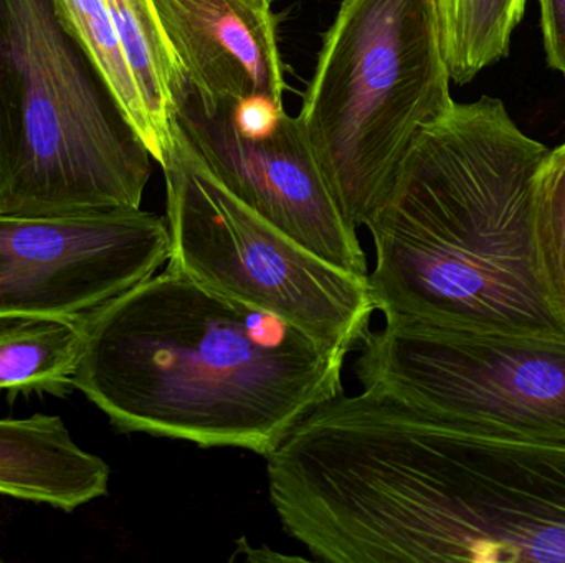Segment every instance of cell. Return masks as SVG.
Here are the masks:
<instances>
[{"instance_id":"1","label":"cell","mask_w":565,"mask_h":563,"mask_svg":"<svg viewBox=\"0 0 565 563\" xmlns=\"http://www.w3.org/2000/svg\"><path fill=\"white\" fill-rule=\"evenodd\" d=\"M73 389L119 432L267 458L342 393L348 354L166 268L79 320Z\"/></svg>"},{"instance_id":"2","label":"cell","mask_w":565,"mask_h":563,"mask_svg":"<svg viewBox=\"0 0 565 563\" xmlns=\"http://www.w3.org/2000/svg\"><path fill=\"white\" fill-rule=\"evenodd\" d=\"M550 151L490 96L455 101L425 126L365 224L375 311L448 329L565 337L537 257L536 184Z\"/></svg>"},{"instance_id":"3","label":"cell","mask_w":565,"mask_h":563,"mask_svg":"<svg viewBox=\"0 0 565 563\" xmlns=\"http://www.w3.org/2000/svg\"><path fill=\"white\" fill-rule=\"evenodd\" d=\"M355 532L377 563H565V445L465 432L401 399L348 472Z\"/></svg>"},{"instance_id":"4","label":"cell","mask_w":565,"mask_h":563,"mask_svg":"<svg viewBox=\"0 0 565 563\" xmlns=\"http://www.w3.org/2000/svg\"><path fill=\"white\" fill-rule=\"evenodd\" d=\"M151 161L55 0H0V214L141 208Z\"/></svg>"},{"instance_id":"5","label":"cell","mask_w":565,"mask_h":563,"mask_svg":"<svg viewBox=\"0 0 565 563\" xmlns=\"http://www.w3.org/2000/svg\"><path fill=\"white\" fill-rule=\"evenodd\" d=\"M450 83L437 0H341L296 119L352 227L454 105Z\"/></svg>"},{"instance_id":"6","label":"cell","mask_w":565,"mask_h":563,"mask_svg":"<svg viewBox=\"0 0 565 563\" xmlns=\"http://www.w3.org/2000/svg\"><path fill=\"white\" fill-rule=\"evenodd\" d=\"M159 165L168 194V267L296 324L349 354L375 313L369 277L349 273L238 201L171 121Z\"/></svg>"},{"instance_id":"7","label":"cell","mask_w":565,"mask_h":563,"mask_svg":"<svg viewBox=\"0 0 565 563\" xmlns=\"http://www.w3.org/2000/svg\"><path fill=\"white\" fill-rule=\"evenodd\" d=\"M362 387L465 432L565 445V337L385 320L359 347Z\"/></svg>"},{"instance_id":"8","label":"cell","mask_w":565,"mask_h":563,"mask_svg":"<svg viewBox=\"0 0 565 563\" xmlns=\"http://www.w3.org/2000/svg\"><path fill=\"white\" fill-rule=\"evenodd\" d=\"M238 108L204 98L182 78L171 121L238 201L329 263L369 277L358 228L339 208L296 116L281 108L250 126Z\"/></svg>"},{"instance_id":"9","label":"cell","mask_w":565,"mask_h":563,"mask_svg":"<svg viewBox=\"0 0 565 563\" xmlns=\"http://www.w3.org/2000/svg\"><path fill=\"white\" fill-rule=\"evenodd\" d=\"M168 220L141 208L0 214V316L82 320L168 263Z\"/></svg>"},{"instance_id":"10","label":"cell","mask_w":565,"mask_h":563,"mask_svg":"<svg viewBox=\"0 0 565 563\" xmlns=\"http://www.w3.org/2000/svg\"><path fill=\"white\" fill-rule=\"evenodd\" d=\"M182 78L207 99L285 106L286 65L268 0H151Z\"/></svg>"},{"instance_id":"11","label":"cell","mask_w":565,"mask_h":563,"mask_svg":"<svg viewBox=\"0 0 565 563\" xmlns=\"http://www.w3.org/2000/svg\"><path fill=\"white\" fill-rule=\"evenodd\" d=\"M109 476L58 415L0 419V495L73 512L108 496Z\"/></svg>"},{"instance_id":"12","label":"cell","mask_w":565,"mask_h":563,"mask_svg":"<svg viewBox=\"0 0 565 563\" xmlns=\"http://www.w3.org/2000/svg\"><path fill=\"white\" fill-rule=\"evenodd\" d=\"M79 347V320L0 316V390L68 396Z\"/></svg>"},{"instance_id":"13","label":"cell","mask_w":565,"mask_h":563,"mask_svg":"<svg viewBox=\"0 0 565 563\" xmlns=\"http://www.w3.org/2000/svg\"><path fill=\"white\" fill-rule=\"evenodd\" d=\"M106 6L164 152L171 139L174 96L182 85L178 63L159 29L151 0H106Z\"/></svg>"},{"instance_id":"14","label":"cell","mask_w":565,"mask_h":563,"mask_svg":"<svg viewBox=\"0 0 565 563\" xmlns=\"http://www.w3.org/2000/svg\"><path fill=\"white\" fill-rule=\"evenodd\" d=\"M451 82L467 85L510 52L527 0H437Z\"/></svg>"},{"instance_id":"15","label":"cell","mask_w":565,"mask_h":563,"mask_svg":"<svg viewBox=\"0 0 565 563\" xmlns=\"http://www.w3.org/2000/svg\"><path fill=\"white\" fill-rule=\"evenodd\" d=\"M60 17L88 50L106 82L121 102L129 121L148 145L152 159L161 161L162 145L149 118L145 98L122 50L106 0H55Z\"/></svg>"},{"instance_id":"16","label":"cell","mask_w":565,"mask_h":563,"mask_svg":"<svg viewBox=\"0 0 565 563\" xmlns=\"http://www.w3.org/2000/svg\"><path fill=\"white\" fill-rule=\"evenodd\" d=\"M534 214L541 273L565 316V142L550 151L541 167Z\"/></svg>"},{"instance_id":"17","label":"cell","mask_w":565,"mask_h":563,"mask_svg":"<svg viewBox=\"0 0 565 563\" xmlns=\"http://www.w3.org/2000/svg\"><path fill=\"white\" fill-rule=\"evenodd\" d=\"M540 6L547 62L565 79V0H540Z\"/></svg>"},{"instance_id":"18","label":"cell","mask_w":565,"mask_h":563,"mask_svg":"<svg viewBox=\"0 0 565 563\" xmlns=\"http://www.w3.org/2000/svg\"><path fill=\"white\" fill-rule=\"evenodd\" d=\"M268 2L271 3V6H274L275 2H278V0H268Z\"/></svg>"},{"instance_id":"19","label":"cell","mask_w":565,"mask_h":563,"mask_svg":"<svg viewBox=\"0 0 565 563\" xmlns=\"http://www.w3.org/2000/svg\"><path fill=\"white\" fill-rule=\"evenodd\" d=\"M0 562H2V557H0Z\"/></svg>"}]
</instances>
